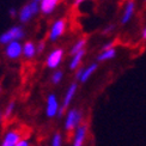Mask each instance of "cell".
<instances>
[{
    "label": "cell",
    "mask_w": 146,
    "mask_h": 146,
    "mask_svg": "<svg viewBox=\"0 0 146 146\" xmlns=\"http://www.w3.org/2000/svg\"><path fill=\"white\" fill-rule=\"evenodd\" d=\"M24 37V30L21 27H13L9 29L7 31L0 35V43L9 44L13 41H18Z\"/></svg>",
    "instance_id": "6da1fadb"
},
{
    "label": "cell",
    "mask_w": 146,
    "mask_h": 146,
    "mask_svg": "<svg viewBox=\"0 0 146 146\" xmlns=\"http://www.w3.org/2000/svg\"><path fill=\"white\" fill-rule=\"evenodd\" d=\"M80 121H82V113L77 110V109H71L67 113V117H66L65 129L68 133H72L77 127L80 126Z\"/></svg>",
    "instance_id": "7a4b0ae2"
},
{
    "label": "cell",
    "mask_w": 146,
    "mask_h": 146,
    "mask_svg": "<svg viewBox=\"0 0 146 146\" xmlns=\"http://www.w3.org/2000/svg\"><path fill=\"white\" fill-rule=\"evenodd\" d=\"M40 11V5L37 1H31L27 5H24L19 11V21L22 23L29 22L31 18Z\"/></svg>",
    "instance_id": "3957f363"
},
{
    "label": "cell",
    "mask_w": 146,
    "mask_h": 146,
    "mask_svg": "<svg viewBox=\"0 0 146 146\" xmlns=\"http://www.w3.org/2000/svg\"><path fill=\"white\" fill-rule=\"evenodd\" d=\"M66 27H67V22H66L65 18H61V19H58L56 22H54L49 31V40L54 42L59 37H61L66 30Z\"/></svg>",
    "instance_id": "277c9868"
},
{
    "label": "cell",
    "mask_w": 146,
    "mask_h": 146,
    "mask_svg": "<svg viewBox=\"0 0 146 146\" xmlns=\"http://www.w3.org/2000/svg\"><path fill=\"white\" fill-rule=\"evenodd\" d=\"M64 59V49L61 48H56V49L52 50L47 56L46 60V64H47V67L49 68H56L59 67V65L61 64Z\"/></svg>",
    "instance_id": "5b68a950"
},
{
    "label": "cell",
    "mask_w": 146,
    "mask_h": 146,
    "mask_svg": "<svg viewBox=\"0 0 146 146\" xmlns=\"http://www.w3.org/2000/svg\"><path fill=\"white\" fill-rule=\"evenodd\" d=\"M5 54L9 59H18L21 55H23V44H21L18 41H13L11 43L6 44Z\"/></svg>",
    "instance_id": "8992f818"
},
{
    "label": "cell",
    "mask_w": 146,
    "mask_h": 146,
    "mask_svg": "<svg viewBox=\"0 0 146 146\" xmlns=\"http://www.w3.org/2000/svg\"><path fill=\"white\" fill-rule=\"evenodd\" d=\"M22 135L23 134H22L21 129H12V131H10L7 134L5 135L1 146H16L21 140H23Z\"/></svg>",
    "instance_id": "52a82bcc"
},
{
    "label": "cell",
    "mask_w": 146,
    "mask_h": 146,
    "mask_svg": "<svg viewBox=\"0 0 146 146\" xmlns=\"http://www.w3.org/2000/svg\"><path fill=\"white\" fill-rule=\"evenodd\" d=\"M76 91H77V84H76V83H73L71 86L68 88L67 92H66V96H65L64 102H62V106L59 108V113H58V114H59V116H62L64 113L67 110V108H68V106H70L71 101L73 100V97H74V95H76Z\"/></svg>",
    "instance_id": "ba28073f"
},
{
    "label": "cell",
    "mask_w": 146,
    "mask_h": 146,
    "mask_svg": "<svg viewBox=\"0 0 146 146\" xmlns=\"http://www.w3.org/2000/svg\"><path fill=\"white\" fill-rule=\"evenodd\" d=\"M46 113L48 117H54L59 113V104L56 101L55 95H49L47 98V108Z\"/></svg>",
    "instance_id": "9c48e42d"
},
{
    "label": "cell",
    "mask_w": 146,
    "mask_h": 146,
    "mask_svg": "<svg viewBox=\"0 0 146 146\" xmlns=\"http://www.w3.org/2000/svg\"><path fill=\"white\" fill-rule=\"evenodd\" d=\"M134 11H135V3L134 0H128L125 5V10H123V13H122V17H121V23L122 24H126L128 23L133 15H134Z\"/></svg>",
    "instance_id": "30bf717a"
},
{
    "label": "cell",
    "mask_w": 146,
    "mask_h": 146,
    "mask_svg": "<svg viewBox=\"0 0 146 146\" xmlns=\"http://www.w3.org/2000/svg\"><path fill=\"white\" fill-rule=\"evenodd\" d=\"M60 0H41L40 1V11L44 15H50L59 5Z\"/></svg>",
    "instance_id": "8fae6325"
},
{
    "label": "cell",
    "mask_w": 146,
    "mask_h": 146,
    "mask_svg": "<svg viewBox=\"0 0 146 146\" xmlns=\"http://www.w3.org/2000/svg\"><path fill=\"white\" fill-rule=\"evenodd\" d=\"M86 132H88V125L83 123L77 128L76 135H74V141H73V146H83L84 139L86 137Z\"/></svg>",
    "instance_id": "7c38bea8"
},
{
    "label": "cell",
    "mask_w": 146,
    "mask_h": 146,
    "mask_svg": "<svg viewBox=\"0 0 146 146\" xmlns=\"http://www.w3.org/2000/svg\"><path fill=\"white\" fill-rule=\"evenodd\" d=\"M36 53H37V47L35 46L34 42L27 41L25 43L23 44V55L27 59H33Z\"/></svg>",
    "instance_id": "4fadbf2b"
},
{
    "label": "cell",
    "mask_w": 146,
    "mask_h": 146,
    "mask_svg": "<svg viewBox=\"0 0 146 146\" xmlns=\"http://www.w3.org/2000/svg\"><path fill=\"white\" fill-rule=\"evenodd\" d=\"M84 55H85V50H82V52L77 53L76 55H73L71 61H70V68L71 70H77L79 66H80V62H82Z\"/></svg>",
    "instance_id": "5bb4252c"
},
{
    "label": "cell",
    "mask_w": 146,
    "mask_h": 146,
    "mask_svg": "<svg viewBox=\"0 0 146 146\" xmlns=\"http://www.w3.org/2000/svg\"><path fill=\"white\" fill-rule=\"evenodd\" d=\"M97 70V64H92V65H90L88 68H85L84 71H83V74H82V77H80V80L82 83H85L88 80V79L91 77L95 73V71Z\"/></svg>",
    "instance_id": "9a60e30c"
},
{
    "label": "cell",
    "mask_w": 146,
    "mask_h": 146,
    "mask_svg": "<svg viewBox=\"0 0 146 146\" xmlns=\"http://www.w3.org/2000/svg\"><path fill=\"white\" fill-rule=\"evenodd\" d=\"M115 55H116V50H115V48H111L108 50H102L97 59H98V61H107V60H111Z\"/></svg>",
    "instance_id": "2e32d148"
},
{
    "label": "cell",
    "mask_w": 146,
    "mask_h": 146,
    "mask_svg": "<svg viewBox=\"0 0 146 146\" xmlns=\"http://www.w3.org/2000/svg\"><path fill=\"white\" fill-rule=\"evenodd\" d=\"M85 44H86V40H85V38L78 40L76 43H74V46L72 47V49H71V55L73 56V55H76L77 53L82 52V50H85V49H84V48H85Z\"/></svg>",
    "instance_id": "e0dca14e"
},
{
    "label": "cell",
    "mask_w": 146,
    "mask_h": 146,
    "mask_svg": "<svg viewBox=\"0 0 146 146\" xmlns=\"http://www.w3.org/2000/svg\"><path fill=\"white\" fill-rule=\"evenodd\" d=\"M62 76H64V73H62V71H60V70L54 72V74H53V77H52V82H53V84H59L60 82H61Z\"/></svg>",
    "instance_id": "ac0fdd59"
},
{
    "label": "cell",
    "mask_w": 146,
    "mask_h": 146,
    "mask_svg": "<svg viewBox=\"0 0 146 146\" xmlns=\"http://www.w3.org/2000/svg\"><path fill=\"white\" fill-rule=\"evenodd\" d=\"M52 146H61V134H60V133H56V134L53 137Z\"/></svg>",
    "instance_id": "d6986e66"
},
{
    "label": "cell",
    "mask_w": 146,
    "mask_h": 146,
    "mask_svg": "<svg viewBox=\"0 0 146 146\" xmlns=\"http://www.w3.org/2000/svg\"><path fill=\"white\" fill-rule=\"evenodd\" d=\"M13 109H15V103H13V102H11L10 104L7 106V108H6V110H5V114H4L5 119L10 117V115L12 114V111H13Z\"/></svg>",
    "instance_id": "ffe728a7"
},
{
    "label": "cell",
    "mask_w": 146,
    "mask_h": 146,
    "mask_svg": "<svg viewBox=\"0 0 146 146\" xmlns=\"http://www.w3.org/2000/svg\"><path fill=\"white\" fill-rule=\"evenodd\" d=\"M114 46H115L114 42H109V43H107V44L103 46L102 50H108V49H111V48H114Z\"/></svg>",
    "instance_id": "44dd1931"
},
{
    "label": "cell",
    "mask_w": 146,
    "mask_h": 146,
    "mask_svg": "<svg viewBox=\"0 0 146 146\" xmlns=\"http://www.w3.org/2000/svg\"><path fill=\"white\" fill-rule=\"evenodd\" d=\"M43 49H44V42H41V43L37 46V52L42 53V52H43Z\"/></svg>",
    "instance_id": "7402d4cb"
},
{
    "label": "cell",
    "mask_w": 146,
    "mask_h": 146,
    "mask_svg": "<svg viewBox=\"0 0 146 146\" xmlns=\"http://www.w3.org/2000/svg\"><path fill=\"white\" fill-rule=\"evenodd\" d=\"M16 146H29V143H28V140H24L23 139V140H21Z\"/></svg>",
    "instance_id": "603a6c76"
},
{
    "label": "cell",
    "mask_w": 146,
    "mask_h": 146,
    "mask_svg": "<svg viewBox=\"0 0 146 146\" xmlns=\"http://www.w3.org/2000/svg\"><path fill=\"white\" fill-rule=\"evenodd\" d=\"M83 68H79L78 71H77V73H76V78L77 79H80V77H82V74H83Z\"/></svg>",
    "instance_id": "cb8c5ba5"
},
{
    "label": "cell",
    "mask_w": 146,
    "mask_h": 146,
    "mask_svg": "<svg viewBox=\"0 0 146 146\" xmlns=\"http://www.w3.org/2000/svg\"><path fill=\"white\" fill-rule=\"evenodd\" d=\"M84 1H88V0H74V4L73 5H74V7H78V6L80 4H83Z\"/></svg>",
    "instance_id": "d4e9b609"
},
{
    "label": "cell",
    "mask_w": 146,
    "mask_h": 146,
    "mask_svg": "<svg viewBox=\"0 0 146 146\" xmlns=\"http://www.w3.org/2000/svg\"><path fill=\"white\" fill-rule=\"evenodd\" d=\"M141 37L143 40H146V27L143 29V33H141Z\"/></svg>",
    "instance_id": "484cf974"
},
{
    "label": "cell",
    "mask_w": 146,
    "mask_h": 146,
    "mask_svg": "<svg viewBox=\"0 0 146 146\" xmlns=\"http://www.w3.org/2000/svg\"><path fill=\"white\" fill-rule=\"evenodd\" d=\"M10 15H11L12 17H15V16H16V10H15V9H12V10L10 11Z\"/></svg>",
    "instance_id": "4316f807"
},
{
    "label": "cell",
    "mask_w": 146,
    "mask_h": 146,
    "mask_svg": "<svg viewBox=\"0 0 146 146\" xmlns=\"http://www.w3.org/2000/svg\"><path fill=\"white\" fill-rule=\"evenodd\" d=\"M34 1H41V0H34Z\"/></svg>",
    "instance_id": "83f0119b"
},
{
    "label": "cell",
    "mask_w": 146,
    "mask_h": 146,
    "mask_svg": "<svg viewBox=\"0 0 146 146\" xmlns=\"http://www.w3.org/2000/svg\"><path fill=\"white\" fill-rule=\"evenodd\" d=\"M0 90H1V86H0Z\"/></svg>",
    "instance_id": "f1b7e54d"
}]
</instances>
